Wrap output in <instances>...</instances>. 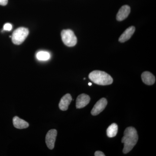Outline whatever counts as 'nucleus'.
<instances>
[{
    "mask_svg": "<svg viewBox=\"0 0 156 156\" xmlns=\"http://www.w3.org/2000/svg\"><path fill=\"white\" fill-rule=\"evenodd\" d=\"M131 12V8L129 6H123L117 13L116 19L118 21H121L127 18Z\"/></svg>",
    "mask_w": 156,
    "mask_h": 156,
    "instance_id": "8",
    "label": "nucleus"
},
{
    "mask_svg": "<svg viewBox=\"0 0 156 156\" xmlns=\"http://www.w3.org/2000/svg\"><path fill=\"white\" fill-rule=\"evenodd\" d=\"M72 101V97L70 94H66L62 98L58 106L62 111H66Z\"/></svg>",
    "mask_w": 156,
    "mask_h": 156,
    "instance_id": "9",
    "label": "nucleus"
},
{
    "mask_svg": "<svg viewBox=\"0 0 156 156\" xmlns=\"http://www.w3.org/2000/svg\"><path fill=\"white\" fill-rule=\"evenodd\" d=\"M61 35L62 42L67 47H74L76 44L77 39L72 30H64L61 32Z\"/></svg>",
    "mask_w": 156,
    "mask_h": 156,
    "instance_id": "4",
    "label": "nucleus"
},
{
    "mask_svg": "<svg viewBox=\"0 0 156 156\" xmlns=\"http://www.w3.org/2000/svg\"><path fill=\"white\" fill-rule=\"evenodd\" d=\"M90 101V97L89 95L85 94L79 95L76 101V107L77 108H83L87 106Z\"/></svg>",
    "mask_w": 156,
    "mask_h": 156,
    "instance_id": "7",
    "label": "nucleus"
},
{
    "mask_svg": "<svg viewBox=\"0 0 156 156\" xmlns=\"http://www.w3.org/2000/svg\"><path fill=\"white\" fill-rule=\"evenodd\" d=\"M88 85H89V86H91V85H92V83H89V84H88Z\"/></svg>",
    "mask_w": 156,
    "mask_h": 156,
    "instance_id": "18",
    "label": "nucleus"
},
{
    "mask_svg": "<svg viewBox=\"0 0 156 156\" xmlns=\"http://www.w3.org/2000/svg\"><path fill=\"white\" fill-rule=\"evenodd\" d=\"M29 31L28 29L25 27H19L14 31L11 39L14 44L20 45L23 43L28 36Z\"/></svg>",
    "mask_w": 156,
    "mask_h": 156,
    "instance_id": "3",
    "label": "nucleus"
},
{
    "mask_svg": "<svg viewBox=\"0 0 156 156\" xmlns=\"http://www.w3.org/2000/svg\"><path fill=\"white\" fill-rule=\"evenodd\" d=\"M95 156H105V155L101 151H97L95 153Z\"/></svg>",
    "mask_w": 156,
    "mask_h": 156,
    "instance_id": "16",
    "label": "nucleus"
},
{
    "mask_svg": "<svg viewBox=\"0 0 156 156\" xmlns=\"http://www.w3.org/2000/svg\"><path fill=\"white\" fill-rule=\"evenodd\" d=\"M141 79L144 83L149 86L153 85L155 82V77L149 72L146 71L143 73Z\"/></svg>",
    "mask_w": 156,
    "mask_h": 156,
    "instance_id": "11",
    "label": "nucleus"
},
{
    "mask_svg": "<svg viewBox=\"0 0 156 156\" xmlns=\"http://www.w3.org/2000/svg\"><path fill=\"white\" fill-rule=\"evenodd\" d=\"M36 56L39 60L46 61L50 59V53L47 51H41L37 53Z\"/></svg>",
    "mask_w": 156,
    "mask_h": 156,
    "instance_id": "14",
    "label": "nucleus"
},
{
    "mask_svg": "<svg viewBox=\"0 0 156 156\" xmlns=\"http://www.w3.org/2000/svg\"><path fill=\"white\" fill-rule=\"evenodd\" d=\"M135 28L134 26L128 27L124 31L119 38V41L121 43H124L131 38L135 32Z\"/></svg>",
    "mask_w": 156,
    "mask_h": 156,
    "instance_id": "10",
    "label": "nucleus"
},
{
    "mask_svg": "<svg viewBox=\"0 0 156 156\" xmlns=\"http://www.w3.org/2000/svg\"><path fill=\"white\" fill-rule=\"evenodd\" d=\"M107 103L108 101L106 98H101L93 107V108L91 111V114L93 116L97 115L99 114L105 108Z\"/></svg>",
    "mask_w": 156,
    "mask_h": 156,
    "instance_id": "5",
    "label": "nucleus"
},
{
    "mask_svg": "<svg viewBox=\"0 0 156 156\" xmlns=\"http://www.w3.org/2000/svg\"><path fill=\"white\" fill-rule=\"evenodd\" d=\"M13 123L14 127L17 129H24L28 128L29 126L28 122L17 116H15L13 118Z\"/></svg>",
    "mask_w": 156,
    "mask_h": 156,
    "instance_id": "12",
    "label": "nucleus"
},
{
    "mask_svg": "<svg viewBox=\"0 0 156 156\" xmlns=\"http://www.w3.org/2000/svg\"><path fill=\"white\" fill-rule=\"evenodd\" d=\"M118 126L115 123H113L107 129V135L109 137H114L117 135Z\"/></svg>",
    "mask_w": 156,
    "mask_h": 156,
    "instance_id": "13",
    "label": "nucleus"
},
{
    "mask_svg": "<svg viewBox=\"0 0 156 156\" xmlns=\"http://www.w3.org/2000/svg\"><path fill=\"white\" fill-rule=\"evenodd\" d=\"M57 132L56 129L50 130L46 136V143L48 148L53 150L55 146Z\"/></svg>",
    "mask_w": 156,
    "mask_h": 156,
    "instance_id": "6",
    "label": "nucleus"
},
{
    "mask_svg": "<svg viewBox=\"0 0 156 156\" xmlns=\"http://www.w3.org/2000/svg\"><path fill=\"white\" fill-rule=\"evenodd\" d=\"M8 2V0H0V5L2 6H5Z\"/></svg>",
    "mask_w": 156,
    "mask_h": 156,
    "instance_id": "17",
    "label": "nucleus"
},
{
    "mask_svg": "<svg viewBox=\"0 0 156 156\" xmlns=\"http://www.w3.org/2000/svg\"><path fill=\"white\" fill-rule=\"evenodd\" d=\"M138 140V134L135 128L129 127L126 128L122 140V143L124 144L123 152L126 154L131 151L136 145Z\"/></svg>",
    "mask_w": 156,
    "mask_h": 156,
    "instance_id": "1",
    "label": "nucleus"
},
{
    "mask_svg": "<svg viewBox=\"0 0 156 156\" xmlns=\"http://www.w3.org/2000/svg\"><path fill=\"white\" fill-rule=\"evenodd\" d=\"M89 79L94 83L101 86H107L112 83V78L108 74L100 70H94L90 73Z\"/></svg>",
    "mask_w": 156,
    "mask_h": 156,
    "instance_id": "2",
    "label": "nucleus"
},
{
    "mask_svg": "<svg viewBox=\"0 0 156 156\" xmlns=\"http://www.w3.org/2000/svg\"><path fill=\"white\" fill-rule=\"evenodd\" d=\"M12 26L11 23H7L4 25L3 29L4 30L11 31L12 30Z\"/></svg>",
    "mask_w": 156,
    "mask_h": 156,
    "instance_id": "15",
    "label": "nucleus"
}]
</instances>
